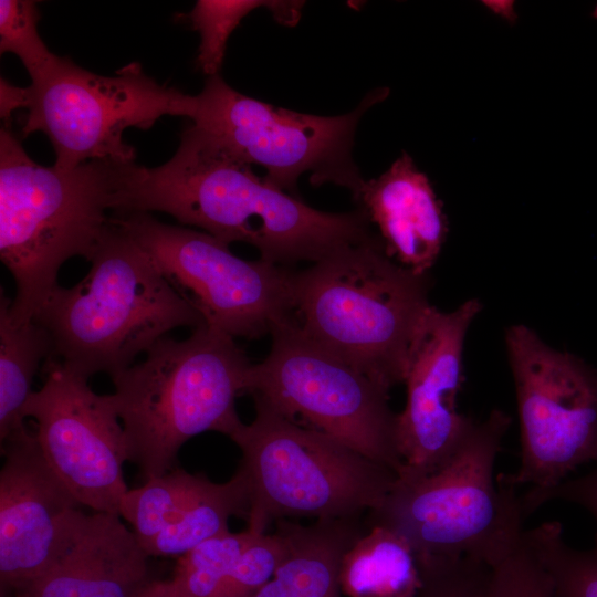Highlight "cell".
<instances>
[{
	"label": "cell",
	"instance_id": "7a4b0ae2",
	"mask_svg": "<svg viewBox=\"0 0 597 597\" xmlns=\"http://www.w3.org/2000/svg\"><path fill=\"white\" fill-rule=\"evenodd\" d=\"M134 163L91 160L73 169L42 166L0 130V258L15 283L9 313L32 321L73 256L91 260L121 209Z\"/></svg>",
	"mask_w": 597,
	"mask_h": 597
},
{
	"label": "cell",
	"instance_id": "ac0fdd59",
	"mask_svg": "<svg viewBox=\"0 0 597 597\" xmlns=\"http://www.w3.org/2000/svg\"><path fill=\"white\" fill-rule=\"evenodd\" d=\"M286 543L273 577L253 597H342L339 565L350 545L364 534L358 520H317L302 525L275 522Z\"/></svg>",
	"mask_w": 597,
	"mask_h": 597
},
{
	"label": "cell",
	"instance_id": "ffe728a7",
	"mask_svg": "<svg viewBox=\"0 0 597 597\" xmlns=\"http://www.w3.org/2000/svg\"><path fill=\"white\" fill-rule=\"evenodd\" d=\"M10 297L0 298V441L28 430L24 407L32 395V381L42 360L52 355L48 331L35 320L12 321Z\"/></svg>",
	"mask_w": 597,
	"mask_h": 597
},
{
	"label": "cell",
	"instance_id": "e0dca14e",
	"mask_svg": "<svg viewBox=\"0 0 597 597\" xmlns=\"http://www.w3.org/2000/svg\"><path fill=\"white\" fill-rule=\"evenodd\" d=\"M356 201L375 223L386 253L428 274L448 233L442 203L428 177L402 153L379 177L365 180Z\"/></svg>",
	"mask_w": 597,
	"mask_h": 597
},
{
	"label": "cell",
	"instance_id": "4dcf8cb0",
	"mask_svg": "<svg viewBox=\"0 0 597 597\" xmlns=\"http://www.w3.org/2000/svg\"><path fill=\"white\" fill-rule=\"evenodd\" d=\"M29 87H20L11 84L6 78H0V115L8 123L13 112L29 106Z\"/></svg>",
	"mask_w": 597,
	"mask_h": 597
},
{
	"label": "cell",
	"instance_id": "603a6c76",
	"mask_svg": "<svg viewBox=\"0 0 597 597\" xmlns=\"http://www.w3.org/2000/svg\"><path fill=\"white\" fill-rule=\"evenodd\" d=\"M206 479L182 469L149 478L144 485L127 490L118 515L129 523L145 549L177 517Z\"/></svg>",
	"mask_w": 597,
	"mask_h": 597
},
{
	"label": "cell",
	"instance_id": "9a60e30c",
	"mask_svg": "<svg viewBox=\"0 0 597 597\" xmlns=\"http://www.w3.org/2000/svg\"><path fill=\"white\" fill-rule=\"evenodd\" d=\"M0 585L19 589L62 548L82 505L45 460L29 430L1 442Z\"/></svg>",
	"mask_w": 597,
	"mask_h": 597
},
{
	"label": "cell",
	"instance_id": "836d02e7",
	"mask_svg": "<svg viewBox=\"0 0 597 597\" xmlns=\"http://www.w3.org/2000/svg\"><path fill=\"white\" fill-rule=\"evenodd\" d=\"M594 15L597 18V7L594 10Z\"/></svg>",
	"mask_w": 597,
	"mask_h": 597
},
{
	"label": "cell",
	"instance_id": "44dd1931",
	"mask_svg": "<svg viewBox=\"0 0 597 597\" xmlns=\"http://www.w3.org/2000/svg\"><path fill=\"white\" fill-rule=\"evenodd\" d=\"M249 496L239 472L223 483L205 480L177 517L145 548L149 556H177L230 532L232 516L244 517Z\"/></svg>",
	"mask_w": 597,
	"mask_h": 597
},
{
	"label": "cell",
	"instance_id": "9c48e42d",
	"mask_svg": "<svg viewBox=\"0 0 597 597\" xmlns=\"http://www.w3.org/2000/svg\"><path fill=\"white\" fill-rule=\"evenodd\" d=\"M28 87L22 134L43 133L61 169L91 160L134 163L135 149L123 140L127 128L148 129L167 115L192 119L197 109L196 95L159 84L137 62L106 76L57 56Z\"/></svg>",
	"mask_w": 597,
	"mask_h": 597
},
{
	"label": "cell",
	"instance_id": "5bb4252c",
	"mask_svg": "<svg viewBox=\"0 0 597 597\" xmlns=\"http://www.w3.org/2000/svg\"><path fill=\"white\" fill-rule=\"evenodd\" d=\"M482 310L470 298L451 312L430 306L412 344L405 377L407 399L397 413L398 476L416 478L441 468L460 448L475 421L457 408L463 380L468 329Z\"/></svg>",
	"mask_w": 597,
	"mask_h": 597
},
{
	"label": "cell",
	"instance_id": "8fae6325",
	"mask_svg": "<svg viewBox=\"0 0 597 597\" xmlns=\"http://www.w3.org/2000/svg\"><path fill=\"white\" fill-rule=\"evenodd\" d=\"M505 346L516 391L520 464L501 475L537 494L597 462V370L524 324L505 331Z\"/></svg>",
	"mask_w": 597,
	"mask_h": 597
},
{
	"label": "cell",
	"instance_id": "8992f818",
	"mask_svg": "<svg viewBox=\"0 0 597 597\" xmlns=\"http://www.w3.org/2000/svg\"><path fill=\"white\" fill-rule=\"evenodd\" d=\"M510 416L493 409L476 421L457 452L434 472L397 476L368 526L405 538L417 559L465 556L494 567L520 543L527 519L517 488L494 467Z\"/></svg>",
	"mask_w": 597,
	"mask_h": 597
},
{
	"label": "cell",
	"instance_id": "83f0119b",
	"mask_svg": "<svg viewBox=\"0 0 597 597\" xmlns=\"http://www.w3.org/2000/svg\"><path fill=\"white\" fill-rule=\"evenodd\" d=\"M285 553L286 543L280 530L253 534L221 597H253L273 577Z\"/></svg>",
	"mask_w": 597,
	"mask_h": 597
},
{
	"label": "cell",
	"instance_id": "7402d4cb",
	"mask_svg": "<svg viewBox=\"0 0 597 597\" xmlns=\"http://www.w3.org/2000/svg\"><path fill=\"white\" fill-rule=\"evenodd\" d=\"M303 6V1L198 0L185 15L200 35L198 69L208 77L219 74L231 33L251 11L266 8L279 23L291 27L298 22Z\"/></svg>",
	"mask_w": 597,
	"mask_h": 597
},
{
	"label": "cell",
	"instance_id": "cb8c5ba5",
	"mask_svg": "<svg viewBox=\"0 0 597 597\" xmlns=\"http://www.w3.org/2000/svg\"><path fill=\"white\" fill-rule=\"evenodd\" d=\"M524 540L549 575L553 597H597V538L588 549L575 548L551 521L525 530Z\"/></svg>",
	"mask_w": 597,
	"mask_h": 597
},
{
	"label": "cell",
	"instance_id": "d4e9b609",
	"mask_svg": "<svg viewBox=\"0 0 597 597\" xmlns=\"http://www.w3.org/2000/svg\"><path fill=\"white\" fill-rule=\"evenodd\" d=\"M254 533L245 530L210 538L178 557L167 597H221Z\"/></svg>",
	"mask_w": 597,
	"mask_h": 597
},
{
	"label": "cell",
	"instance_id": "7c38bea8",
	"mask_svg": "<svg viewBox=\"0 0 597 597\" xmlns=\"http://www.w3.org/2000/svg\"><path fill=\"white\" fill-rule=\"evenodd\" d=\"M113 218L206 324L233 338L258 339L293 316L294 271L286 266L241 259L207 232L147 212H114Z\"/></svg>",
	"mask_w": 597,
	"mask_h": 597
},
{
	"label": "cell",
	"instance_id": "30bf717a",
	"mask_svg": "<svg viewBox=\"0 0 597 597\" xmlns=\"http://www.w3.org/2000/svg\"><path fill=\"white\" fill-rule=\"evenodd\" d=\"M388 94L387 87L375 88L352 112L318 116L247 96L218 74L196 95L192 123L250 165L262 166L270 182L293 196L300 177L308 172L313 186L344 187L356 201L365 182L353 158L356 129L362 116Z\"/></svg>",
	"mask_w": 597,
	"mask_h": 597
},
{
	"label": "cell",
	"instance_id": "f1b7e54d",
	"mask_svg": "<svg viewBox=\"0 0 597 597\" xmlns=\"http://www.w3.org/2000/svg\"><path fill=\"white\" fill-rule=\"evenodd\" d=\"M492 568L494 597H553L549 575L524 537Z\"/></svg>",
	"mask_w": 597,
	"mask_h": 597
},
{
	"label": "cell",
	"instance_id": "4fadbf2b",
	"mask_svg": "<svg viewBox=\"0 0 597 597\" xmlns=\"http://www.w3.org/2000/svg\"><path fill=\"white\" fill-rule=\"evenodd\" d=\"M44 381L30 396L24 417L35 421L39 447L77 501L95 512L118 515L128 488L122 421L111 395H98L87 378L49 358Z\"/></svg>",
	"mask_w": 597,
	"mask_h": 597
},
{
	"label": "cell",
	"instance_id": "f546056e",
	"mask_svg": "<svg viewBox=\"0 0 597 597\" xmlns=\"http://www.w3.org/2000/svg\"><path fill=\"white\" fill-rule=\"evenodd\" d=\"M521 495L526 517L543 504L557 500L585 509L597 523V464L584 475L568 478L548 491L537 494L524 492Z\"/></svg>",
	"mask_w": 597,
	"mask_h": 597
},
{
	"label": "cell",
	"instance_id": "2e32d148",
	"mask_svg": "<svg viewBox=\"0 0 597 597\" xmlns=\"http://www.w3.org/2000/svg\"><path fill=\"white\" fill-rule=\"evenodd\" d=\"M132 530L111 513H81L52 563L12 597H136L148 558Z\"/></svg>",
	"mask_w": 597,
	"mask_h": 597
},
{
	"label": "cell",
	"instance_id": "4316f807",
	"mask_svg": "<svg viewBox=\"0 0 597 597\" xmlns=\"http://www.w3.org/2000/svg\"><path fill=\"white\" fill-rule=\"evenodd\" d=\"M422 586L417 597H494L493 568L474 558L418 559Z\"/></svg>",
	"mask_w": 597,
	"mask_h": 597
},
{
	"label": "cell",
	"instance_id": "3957f363",
	"mask_svg": "<svg viewBox=\"0 0 597 597\" xmlns=\"http://www.w3.org/2000/svg\"><path fill=\"white\" fill-rule=\"evenodd\" d=\"M75 285H57L35 320L49 333L53 358L90 378L133 365L177 327L206 324L169 284L145 250L113 218Z\"/></svg>",
	"mask_w": 597,
	"mask_h": 597
},
{
	"label": "cell",
	"instance_id": "d6a6232c",
	"mask_svg": "<svg viewBox=\"0 0 597 597\" xmlns=\"http://www.w3.org/2000/svg\"><path fill=\"white\" fill-rule=\"evenodd\" d=\"M485 4L491 8L494 13L501 14L507 20H512V17L515 13L513 10V2L510 1H486Z\"/></svg>",
	"mask_w": 597,
	"mask_h": 597
},
{
	"label": "cell",
	"instance_id": "ba28073f",
	"mask_svg": "<svg viewBox=\"0 0 597 597\" xmlns=\"http://www.w3.org/2000/svg\"><path fill=\"white\" fill-rule=\"evenodd\" d=\"M270 334V352L251 365L244 394L398 474L404 463L389 390L313 341L294 316Z\"/></svg>",
	"mask_w": 597,
	"mask_h": 597
},
{
	"label": "cell",
	"instance_id": "52a82bcc",
	"mask_svg": "<svg viewBox=\"0 0 597 597\" xmlns=\"http://www.w3.org/2000/svg\"><path fill=\"white\" fill-rule=\"evenodd\" d=\"M255 417L229 437L241 450L237 472L249 496L248 528L279 520H357L378 507L398 474L335 438L253 397Z\"/></svg>",
	"mask_w": 597,
	"mask_h": 597
},
{
	"label": "cell",
	"instance_id": "d6986e66",
	"mask_svg": "<svg viewBox=\"0 0 597 597\" xmlns=\"http://www.w3.org/2000/svg\"><path fill=\"white\" fill-rule=\"evenodd\" d=\"M338 579L347 597H417L422 586L409 543L379 525L369 526L345 552Z\"/></svg>",
	"mask_w": 597,
	"mask_h": 597
},
{
	"label": "cell",
	"instance_id": "6da1fadb",
	"mask_svg": "<svg viewBox=\"0 0 597 597\" xmlns=\"http://www.w3.org/2000/svg\"><path fill=\"white\" fill-rule=\"evenodd\" d=\"M123 195L118 212H165L228 244L253 245L282 266L377 238L362 208L332 213L306 205L193 123L168 161L134 166Z\"/></svg>",
	"mask_w": 597,
	"mask_h": 597
},
{
	"label": "cell",
	"instance_id": "277c9868",
	"mask_svg": "<svg viewBox=\"0 0 597 597\" xmlns=\"http://www.w3.org/2000/svg\"><path fill=\"white\" fill-rule=\"evenodd\" d=\"M430 277L391 260L380 238L293 272V316L317 344L390 390L404 383Z\"/></svg>",
	"mask_w": 597,
	"mask_h": 597
},
{
	"label": "cell",
	"instance_id": "5b68a950",
	"mask_svg": "<svg viewBox=\"0 0 597 597\" xmlns=\"http://www.w3.org/2000/svg\"><path fill=\"white\" fill-rule=\"evenodd\" d=\"M145 355L111 376V397L128 461L147 480L172 470L190 438L206 431L232 434L242 423L235 400L252 364L232 336L208 324L184 341L165 336Z\"/></svg>",
	"mask_w": 597,
	"mask_h": 597
},
{
	"label": "cell",
	"instance_id": "484cf974",
	"mask_svg": "<svg viewBox=\"0 0 597 597\" xmlns=\"http://www.w3.org/2000/svg\"><path fill=\"white\" fill-rule=\"evenodd\" d=\"M39 20L40 12L35 1H0V52L18 56L31 82L39 80L57 57L40 36Z\"/></svg>",
	"mask_w": 597,
	"mask_h": 597
},
{
	"label": "cell",
	"instance_id": "1f68e13d",
	"mask_svg": "<svg viewBox=\"0 0 597 597\" xmlns=\"http://www.w3.org/2000/svg\"><path fill=\"white\" fill-rule=\"evenodd\" d=\"M167 582H151L136 597H167Z\"/></svg>",
	"mask_w": 597,
	"mask_h": 597
}]
</instances>
